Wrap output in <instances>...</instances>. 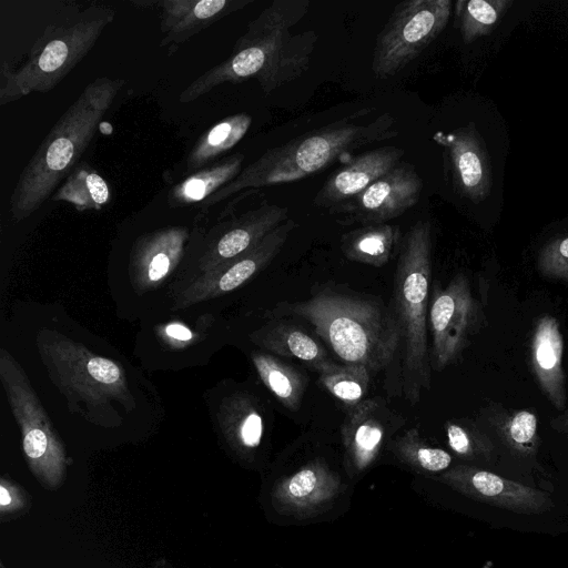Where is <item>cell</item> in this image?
<instances>
[{"instance_id":"cell-1","label":"cell","mask_w":568,"mask_h":568,"mask_svg":"<svg viewBox=\"0 0 568 568\" xmlns=\"http://www.w3.org/2000/svg\"><path fill=\"white\" fill-rule=\"evenodd\" d=\"M308 0H274L252 22L235 42L233 54L207 70L179 95L180 102H191L215 87L256 78L264 93L301 77L310 67L317 33L292 29L308 11Z\"/></svg>"},{"instance_id":"cell-2","label":"cell","mask_w":568,"mask_h":568,"mask_svg":"<svg viewBox=\"0 0 568 568\" xmlns=\"http://www.w3.org/2000/svg\"><path fill=\"white\" fill-rule=\"evenodd\" d=\"M308 324L343 364L385 369L400 345L394 312L379 298L322 285L307 300L280 302L266 315Z\"/></svg>"},{"instance_id":"cell-3","label":"cell","mask_w":568,"mask_h":568,"mask_svg":"<svg viewBox=\"0 0 568 568\" xmlns=\"http://www.w3.org/2000/svg\"><path fill=\"white\" fill-rule=\"evenodd\" d=\"M123 83L108 77L94 79L55 122L11 193L9 212L13 221L34 213L73 171Z\"/></svg>"},{"instance_id":"cell-4","label":"cell","mask_w":568,"mask_h":568,"mask_svg":"<svg viewBox=\"0 0 568 568\" xmlns=\"http://www.w3.org/2000/svg\"><path fill=\"white\" fill-rule=\"evenodd\" d=\"M367 112L368 109L358 111L355 115L268 150L233 181L203 201V207L212 206L244 189L301 180L357 149L398 135L394 129L396 119L390 113H383L367 123L355 121Z\"/></svg>"},{"instance_id":"cell-5","label":"cell","mask_w":568,"mask_h":568,"mask_svg":"<svg viewBox=\"0 0 568 568\" xmlns=\"http://www.w3.org/2000/svg\"><path fill=\"white\" fill-rule=\"evenodd\" d=\"M430 276L432 226L427 221H418L402 241L393 290V312L400 333L402 387L410 405H416L430 388Z\"/></svg>"},{"instance_id":"cell-6","label":"cell","mask_w":568,"mask_h":568,"mask_svg":"<svg viewBox=\"0 0 568 568\" xmlns=\"http://www.w3.org/2000/svg\"><path fill=\"white\" fill-rule=\"evenodd\" d=\"M114 16L112 8L93 4L49 24L20 68L2 61L0 104L52 90L89 53Z\"/></svg>"},{"instance_id":"cell-7","label":"cell","mask_w":568,"mask_h":568,"mask_svg":"<svg viewBox=\"0 0 568 568\" xmlns=\"http://www.w3.org/2000/svg\"><path fill=\"white\" fill-rule=\"evenodd\" d=\"M0 378L31 470L44 486L55 488L65 470L63 445L20 364L4 349L0 352Z\"/></svg>"},{"instance_id":"cell-8","label":"cell","mask_w":568,"mask_h":568,"mask_svg":"<svg viewBox=\"0 0 568 568\" xmlns=\"http://www.w3.org/2000/svg\"><path fill=\"white\" fill-rule=\"evenodd\" d=\"M450 10V0L398 3L375 42L372 60L375 77L390 78L413 62L444 30Z\"/></svg>"},{"instance_id":"cell-9","label":"cell","mask_w":568,"mask_h":568,"mask_svg":"<svg viewBox=\"0 0 568 568\" xmlns=\"http://www.w3.org/2000/svg\"><path fill=\"white\" fill-rule=\"evenodd\" d=\"M39 348L55 382L70 396L94 405L110 398L125 399V375L115 362L59 335L39 342Z\"/></svg>"},{"instance_id":"cell-10","label":"cell","mask_w":568,"mask_h":568,"mask_svg":"<svg viewBox=\"0 0 568 568\" xmlns=\"http://www.w3.org/2000/svg\"><path fill=\"white\" fill-rule=\"evenodd\" d=\"M477 321L478 306L464 274L455 275L445 288L434 286L428 308L432 368L443 371L459 356Z\"/></svg>"},{"instance_id":"cell-11","label":"cell","mask_w":568,"mask_h":568,"mask_svg":"<svg viewBox=\"0 0 568 568\" xmlns=\"http://www.w3.org/2000/svg\"><path fill=\"white\" fill-rule=\"evenodd\" d=\"M296 226L294 220H286L247 252L184 283L173 291L172 308H186L240 288L275 258Z\"/></svg>"},{"instance_id":"cell-12","label":"cell","mask_w":568,"mask_h":568,"mask_svg":"<svg viewBox=\"0 0 568 568\" xmlns=\"http://www.w3.org/2000/svg\"><path fill=\"white\" fill-rule=\"evenodd\" d=\"M286 220L287 207L270 204L265 200L235 216L204 244L195 261L182 272L173 291L247 252Z\"/></svg>"},{"instance_id":"cell-13","label":"cell","mask_w":568,"mask_h":568,"mask_svg":"<svg viewBox=\"0 0 568 568\" xmlns=\"http://www.w3.org/2000/svg\"><path fill=\"white\" fill-rule=\"evenodd\" d=\"M423 190V181L415 168L402 162L372 183L365 191L334 207L348 223L382 224L414 206Z\"/></svg>"},{"instance_id":"cell-14","label":"cell","mask_w":568,"mask_h":568,"mask_svg":"<svg viewBox=\"0 0 568 568\" xmlns=\"http://www.w3.org/2000/svg\"><path fill=\"white\" fill-rule=\"evenodd\" d=\"M189 236L185 226H166L138 239L130 260L134 288L145 292L168 281L184 255Z\"/></svg>"},{"instance_id":"cell-15","label":"cell","mask_w":568,"mask_h":568,"mask_svg":"<svg viewBox=\"0 0 568 568\" xmlns=\"http://www.w3.org/2000/svg\"><path fill=\"white\" fill-rule=\"evenodd\" d=\"M404 154L403 149L387 145L351 159L327 179L314 196L313 204L331 209L355 197L397 166Z\"/></svg>"},{"instance_id":"cell-16","label":"cell","mask_w":568,"mask_h":568,"mask_svg":"<svg viewBox=\"0 0 568 568\" xmlns=\"http://www.w3.org/2000/svg\"><path fill=\"white\" fill-rule=\"evenodd\" d=\"M463 491L519 514H540L552 507L542 491L509 480L487 470L458 466L447 474Z\"/></svg>"},{"instance_id":"cell-17","label":"cell","mask_w":568,"mask_h":568,"mask_svg":"<svg viewBox=\"0 0 568 568\" xmlns=\"http://www.w3.org/2000/svg\"><path fill=\"white\" fill-rule=\"evenodd\" d=\"M395 415L379 397L367 398L348 409L342 437L349 464L362 470L378 455Z\"/></svg>"},{"instance_id":"cell-18","label":"cell","mask_w":568,"mask_h":568,"mask_svg":"<svg viewBox=\"0 0 568 568\" xmlns=\"http://www.w3.org/2000/svg\"><path fill=\"white\" fill-rule=\"evenodd\" d=\"M434 140L448 152L463 193L474 201L485 199L490 189V169L476 130L469 125L448 134L436 132Z\"/></svg>"},{"instance_id":"cell-19","label":"cell","mask_w":568,"mask_h":568,"mask_svg":"<svg viewBox=\"0 0 568 568\" xmlns=\"http://www.w3.org/2000/svg\"><path fill=\"white\" fill-rule=\"evenodd\" d=\"M252 0H166L161 1V45H179L215 21Z\"/></svg>"},{"instance_id":"cell-20","label":"cell","mask_w":568,"mask_h":568,"mask_svg":"<svg viewBox=\"0 0 568 568\" xmlns=\"http://www.w3.org/2000/svg\"><path fill=\"white\" fill-rule=\"evenodd\" d=\"M250 337L270 354L298 359L316 372L332 362L323 345L313 335L285 318L267 323Z\"/></svg>"},{"instance_id":"cell-21","label":"cell","mask_w":568,"mask_h":568,"mask_svg":"<svg viewBox=\"0 0 568 568\" xmlns=\"http://www.w3.org/2000/svg\"><path fill=\"white\" fill-rule=\"evenodd\" d=\"M562 347L564 341L557 321L545 315L538 321L534 332L531 363L540 387L558 409H562L565 405Z\"/></svg>"},{"instance_id":"cell-22","label":"cell","mask_w":568,"mask_h":568,"mask_svg":"<svg viewBox=\"0 0 568 568\" xmlns=\"http://www.w3.org/2000/svg\"><path fill=\"white\" fill-rule=\"evenodd\" d=\"M217 424L227 442L235 448L252 450L264 435V417L257 399L247 392H234L220 404Z\"/></svg>"},{"instance_id":"cell-23","label":"cell","mask_w":568,"mask_h":568,"mask_svg":"<svg viewBox=\"0 0 568 568\" xmlns=\"http://www.w3.org/2000/svg\"><path fill=\"white\" fill-rule=\"evenodd\" d=\"M402 241L398 225L369 224L344 234L341 247L352 262L382 267L400 247Z\"/></svg>"},{"instance_id":"cell-24","label":"cell","mask_w":568,"mask_h":568,"mask_svg":"<svg viewBox=\"0 0 568 568\" xmlns=\"http://www.w3.org/2000/svg\"><path fill=\"white\" fill-rule=\"evenodd\" d=\"M243 160L244 155L237 153L193 172L171 190L168 196L170 206H186L205 201L241 173Z\"/></svg>"},{"instance_id":"cell-25","label":"cell","mask_w":568,"mask_h":568,"mask_svg":"<svg viewBox=\"0 0 568 568\" xmlns=\"http://www.w3.org/2000/svg\"><path fill=\"white\" fill-rule=\"evenodd\" d=\"M251 359L260 379L275 398L285 408L297 412L306 389V376L270 353L253 352Z\"/></svg>"},{"instance_id":"cell-26","label":"cell","mask_w":568,"mask_h":568,"mask_svg":"<svg viewBox=\"0 0 568 568\" xmlns=\"http://www.w3.org/2000/svg\"><path fill=\"white\" fill-rule=\"evenodd\" d=\"M252 118L247 113L230 115L204 133L186 156V171L195 172L231 150L247 132Z\"/></svg>"},{"instance_id":"cell-27","label":"cell","mask_w":568,"mask_h":568,"mask_svg":"<svg viewBox=\"0 0 568 568\" xmlns=\"http://www.w3.org/2000/svg\"><path fill=\"white\" fill-rule=\"evenodd\" d=\"M109 186L103 178L82 163L73 169L51 199L68 202L83 212L100 210L109 201Z\"/></svg>"},{"instance_id":"cell-28","label":"cell","mask_w":568,"mask_h":568,"mask_svg":"<svg viewBox=\"0 0 568 568\" xmlns=\"http://www.w3.org/2000/svg\"><path fill=\"white\" fill-rule=\"evenodd\" d=\"M317 373L321 385L348 409L362 403L369 389L371 371L363 365L331 362Z\"/></svg>"},{"instance_id":"cell-29","label":"cell","mask_w":568,"mask_h":568,"mask_svg":"<svg viewBox=\"0 0 568 568\" xmlns=\"http://www.w3.org/2000/svg\"><path fill=\"white\" fill-rule=\"evenodd\" d=\"M511 3L509 0L457 1L456 20L464 41L470 43L490 32Z\"/></svg>"},{"instance_id":"cell-30","label":"cell","mask_w":568,"mask_h":568,"mask_svg":"<svg viewBox=\"0 0 568 568\" xmlns=\"http://www.w3.org/2000/svg\"><path fill=\"white\" fill-rule=\"evenodd\" d=\"M393 448L403 460L427 471L444 470L452 463V456L446 450L427 445L416 428L397 437Z\"/></svg>"},{"instance_id":"cell-31","label":"cell","mask_w":568,"mask_h":568,"mask_svg":"<svg viewBox=\"0 0 568 568\" xmlns=\"http://www.w3.org/2000/svg\"><path fill=\"white\" fill-rule=\"evenodd\" d=\"M331 475L318 464H312L301 468L293 474L283 485L285 493L291 500H306L316 493L323 490V486H327Z\"/></svg>"},{"instance_id":"cell-32","label":"cell","mask_w":568,"mask_h":568,"mask_svg":"<svg viewBox=\"0 0 568 568\" xmlns=\"http://www.w3.org/2000/svg\"><path fill=\"white\" fill-rule=\"evenodd\" d=\"M445 432L450 448L460 456L471 457L490 447L489 440L481 433L465 423L448 420Z\"/></svg>"},{"instance_id":"cell-33","label":"cell","mask_w":568,"mask_h":568,"mask_svg":"<svg viewBox=\"0 0 568 568\" xmlns=\"http://www.w3.org/2000/svg\"><path fill=\"white\" fill-rule=\"evenodd\" d=\"M538 267L544 275L568 280V235L552 241L541 251Z\"/></svg>"},{"instance_id":"cell-34","label":"cell","mask_w":568,"mask_h":568,"mask_svg":"<svg viewBox=\"0 0 568 568\" xmlns=\"http://www.w3.org/2000/svg\"><path fill=\"white\" fill-rule=\"evenodd\" d=\"M504 432L508 442L516 448H529L536 439V416L531 412L520 410L508 420Z\"/></svg>"},{"instance_id":"cell-35","label":"cell","mask_w":568,"mask_h":568,"mask_svg":"<svg viewBox=\"0 0 568 568\" xmlns=\"http://www.w3.org/2000/svg\"><path fill=\"white\" fill-rule=\"evenodd\" d=\"M156 329L160 342L172 349H184L194 344L197 333L187 324L180 321H171L162 324Z\"/></svg>"},{"instance_id":"cell-36","label":"cell","mask_w":568,"mask_h":568,"mask_svg":"<svg viewBox=\"0 0 568 568\" xmlns=\"http://www.w3.org/2000/svg\"><path fill=\"white\" fill-rule=\"evenodd\" d=\"M16 489L11 487L8 483L6 485V481L2 483L0 487V504L1 508L4 511L6 509L10 510L13 506V495L16 494Z\"/></svg>"},{"instance_id":"cell-37","label":"cell","mask_w":568,"mask_h":568,"mask_svg":"<svg viewBox=\"0 0 568 568\" xmlns=\"http://www.w3.org/2000/svg\"><path fill=\"white\" fill-rule=\"evenodd\" d=\"M565 424L568 425V414H567V416L565 418Z\"/></svg>"}]
</instances>
